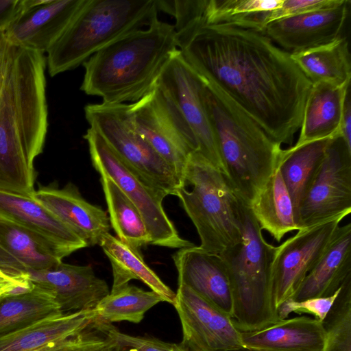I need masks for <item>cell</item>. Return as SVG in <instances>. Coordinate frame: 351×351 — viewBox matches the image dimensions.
I'll return each mask as SVG.
<instances>
[{
  "instance_id": "obj_1",
  "label": "cell",
  "mask_w": 351,
  "mask_h": 351,
  "mask_svg": "<svg viewBox=\"0 0 351 351\" xmlns=\"http://www.w3.org/2000/svg\"><path fill=\"white\" fill-rule=\"evenodd\" d=\"M184 60L275 142L291 144L313 84L265 34L230 25L176 32Z\"/></svg>"
},
{
  "instance_id": "obj_2",
  "label": "cell",
  "mask_w": 351,
  "mask_h": 351,
  "mask_svg": "<svg viewBox=\"0 0 351 351\" xmlns=\"http://www.w3.org/2000/svg\"><path fill=\"white\" fill-rule=\"evenodd\" d=\"M45 53L0 30V189L32 195L48 128Z\"/></svg>"
},
{
  "instance_id": "obj_3",
  "label": "cell",
  "mask_w": 351,
  "mask_h": 351,
  "mask_svg": "<svg viewBox=\"0 0 351 351\" xmlns=\"http://www.w3.org/2000/svg\"><path fill=\"white\" fill-rule=\"evenodd\" d=\"M178 49L174 25L157 20L128 33L91 56L83 64L80 90L109 104L136 102L157 84Z\"/></svg>"
},
{
  "instance_id": "obj_4",
  "label": "cell",
  "mask_w": 351,
  "mask_h": 351,
  "mask_svg": "<svg viewBox=\"0 0 351 351\" xmlns=\"http://www.w3.org/2000/svg\"><path fill=\"white\" fill-rule=\"evenodd\" d=\"M202 78V97L218 144L224 174L237 196L250 207L276 167L281 145L226 93Z\"/></svg>"
},
{
  "instance_id": "obj_5",
  "label": "cell",
  "mask_w": 351,
  "mask_h": 351,
  "mask_svg": "<svg viewBox=\"0 0 351 351\" xmlns=\"http://www.w3.org/2000/svg\"><path fill=\"white\" fill-rule=\"evenodd\" d=\"M158 11L157 0H86L47 51L49 74L75 69L112 42L158 20Z\"/></svg>"
},
{
  "instance_id": "obj_6",
  "label": "cell",
  "mask_w": 351,
  "mask_h": 351,
  "mask_svg": "<svg viewBox=\"0 0 351 351\" xmlns=\"http://www.w3.org/2000/svg\"><path fill=\"white\" fill-rule=\"evenodd\" d=\"M177 196L195 226L199 247L220 254L239 242L243 228V202L224 173L198 152L188 158Z\"/></svg>"
},
{
  "instance_id": "obj_7",
  "label": "cell",
  "mask_w": 351,
  "mask_h": 351,
  "mask_svg": "<svg viewBox=\"0 0 351 351\" xmlns=\"http://www.w3.org/2000/svg\"><path fill=\"white\" fill-rule=\"evenodd\" d=\"M274 248L264 239L250 207L243 204L241 240L219 254L232 289V319L241 332L258 330L281 319L269 285Z\"/></svg>"
},
{
  "instance_id": "obj_8",
  "label": "cell",
  "mask_w": 351,
  "mask_h": 351,
  "mask_svg": "<svg viewBox=\"0 0 351 351\" xmlns=\"http://www.w3.org/2000/svg\"><path fill=\"white\" fill-rule=\"evenodd\" d=\"M85 117L123 162L148 184L174 195L183 183L176 171L136 132L128 104H88Z\"/></svg>"
},
{
  "instance_id": "obj_9",
  "label": "cell",
  "mask_w": 351,
  "mask_h": 351,
  "mask_svg": "<svg viewBox=\"0 0 351 351\" xmlns=\"http://www.w3.org/2000/svg\"><path fill=\"white\" fill-rule=\"evenodd\" d=\"M84 138L94 168L100 176L110 178L138 209L151 238L150 245L178 250L195 245L180 236L166 214L162 206L166 193L129 168L95 129L89 127Z\"/></svg>"
},
{
  "instance_id": "obj_10",
  "label": "cell",
  "mask_w": 351,
  "mask_h": 351,
  "mask_svg": "<svg viewBox=\"0 0 351 351\" xmlns=\"http://www.w3.org/2000/svg\"><path fill=\"white\" fill-rule=\"evenodd\" d=\"M136 132L177 172L182 181L189 156L198 152L196 138L182 113L158 84L129 104Z\"/></svg>"
},
{
  "instance_id": "obj_11",
  "label": "cell",
  "mask_w": 351,
  "mask_h": 351,
  "mask_svg": "<svg viewBox=\"0 0 351 351\" xmlns=\"http://www.w3.org/2000/svg\"><path fill=\"white\" fill-rule=\"evenodd\" d=\"M351 212V148L337 135L330 141L324 160L297 213L298 230Z\"/></svg>"
},
{
  "instance_id": "obj_12",
  "label": "cell",
  "mask_w": 351,
  "mask_h": 351,
  "mask_svg": "<svg viewBox=\"0 0 351 351\" xmlns=\"http://www.w3.org/2000/svg\"><path fill=\"white\" fill-rule=\"evenodd\" d=\"M343 218L337 217L299 230L295 235L275 247L269 268V285L276 310L293 296L306 276L318 263Z\"/></svg>"
},
{
  "instance_id": "obj_13",
  "label": "cell",
  "mask_w": 351,
  "mask_h": 351,
  "mask_svg": "<svg viewBox=\"0 0 351 351\" xmlns=\"http://www.w3.org/2000/svg\"><path fill=\"white\" fill-rule=\"evenodd\" d=\"M176 105L193 132L198 153L224 173L218 144L202 97V78L179 49L171 56L157 82Z\"/></svg>"
},
{
  "instance_id": "obj_14",
  "label": "cell",
  "mask_w": 351,
  "mask_h": 351,
  "mask_svg": "<svg viewBox=\"0 0 351 351\" xmlns=\"http://www.w3.org/2000/svg\"><path fill=\"white\" fill-rule=\"evenodd\" d=\"M173 306L181 323L180 342L191 351H231L243 348L241 332L223 313L184 284H178Z\"/></svg>"
},
{
  "instance_id": "obj_15",
  "label": "cell",
  "mask_w": 351,
  "mask_h": 351,
  "mask_svg": "<svg viewBox=\"0 0 351 351\" xmlns=\"http://www.w3.org/2000/svg\"><path fill=\"white\" fill-rule=\"evenodd\" d=\"M86 2L32 0L2 32L13 45L47 53Z\"/></svg>"
},
{
  "instance_id": "obj_16",
  "label": "cell",
  "mask_w": 351,
  "mask_h": 351,
  "mask_svg": "<svg viewBox=\"0 0 351 351\" xmlns=\"http://www.w3.org/2000/svg\"><path fill=\"white\" fill-rule=\"evenodd\" d=\"M350 4L344 0L336 8L273 21L263 34L289 53L328 45L342 37Z\"/></svg>"
},
{
  "instance_id": "obj_17",
  "label": "cell",
  "mask_w": 351,
  "mask_h": 351,
  "mask_svg": "<svg viewBox=\"0 0 351 351\" xmlns=\"http://www.w3.org/2000/svg\"><path fill=\"white\" fill-rule=\"evenodd\" d=\"M33 284L49 293L62 313L93 309L110 291L91 265L61 262L52 268L28 272Z\"/></svg>"
},
{
  "instance_id": "obj_18",
  "label": "cell",
  "mask_w": 351,
  "mask_h": 351,
  "mask_svg": "<svg viewBox=\"0 0 351 351\" xmlns=\"http://www.w3.org/2000/svg\"><path fill=\"white\" fill-rule=\"evenodd\" d=\"M172 258L178 271V284L189 287L232 318V289L221 256L193 245L179 249Z\"/></svg>"
},
{
  "instance_id": "obj_19",
  "label": "cell",
  "mask_w": 351,
  "mask_h": 351,
  "mask_svg": "<svg viewBox=\"0 0 351 351\" xmlns=\"http://www.w3.org/2000/svg\"><path fill=\"white\" fill-rule=\"evenodd\" d=\"M0 219L39 235L64 258L88 246L84 240L32 195L0 189Z\"/></svg>"
},
{
  "instance_id": "obj_20",
  "label": "cell",
  "mask_w": 351,
  "mask_h": 351,
  "mask_svg": "<svg viewBox=\"0 0 351 351\" xmlns=\"http://www.w3.org/2000/svg\"><path fill=\"white\" fill-rule=\"evenodd\" d=\"M32 196L88 245H99L102 237L109 232L110 223L107 213L84 199L73 183L61 189L55 184L40 186Z\"/></svg>"
},
{
  "instance_id": "obj_21",
  "label": "cell",
  "mask_w": 351,
  "mask_h": 351,
  "mask_svg": "<svg viewBox=\"0 0 351 351\" xmlns=\"http://www.w3.org/2000/svg\"><path fill=\"white\" fill-rule=\"evenodd\" d=\"M245 348L253 351H324L322 322L307 316L280 319L264 328L241 332Z\"/></svg>"
},
{
  "instance_id": "obj_22",
  "label": "cell",
  "mask_w": 351,
  "mask_h": 351,
  "mask_svg": "<svg viewBox=\"0 0 351 351\" xmlns=\"http://www.w3.org/2000/svg\"><path fill=\"white\" fill-rule=\"evenodd\" d=\"M351 278V223L339 226L318 263L290 298L328 297Z\"/></svg>"
},
{
  "instance_id": "obj_23",
  "label": "cell",
  "mask_w": 351,
  "mask_h": 351,
  "mask_svg": "<svg viewBox=\"0 0 351 351\" xmlns=\"http://www.w3.org/2000/svg\"><path fill=\"white\" fill-rule=\"evenodd\" d=\"M62 255L39 235L0 219V269L29 272L56 267Z\"/></svg>"
},
{
  "instance_id": "obj_24",
  "label": "cell",
  "mask_w": 351,
  "mask_h": 351,
  "mask_svg": "<svg viewBox=\"0 0 351 351\" xmlns=\"http://www.w3.org/2000/svg\"><path fill=\"white\" fill-rule=\"evenodd\" d=\"M350 84H313L295 145L339 135L343 103Z\"/></svg>"
},
{
  "instance_id": "obj_25",
  "label": "cell",
  "mask_w": 351,
  "mask_h": 351,
  "mask_svg": "<svg viewBox=\"0 0 351 351\" xmlns=\"http://www.w3.org/2000/svg\"><path fill=\"white\" fill-rule=\"evenodd\" d=\"M96 317L93 308L38 321L0 336V351H38L51 343L78 334Z\"/></svg>"
},
{
  "instance_id": "obj_26",
  "label": "cell",
  "mask_w": 351,
  "mask_h": 351,
  "mask_svg": "<svg viewBox=\"0 0 351 351\" xmlns=\"http://www.w3.org/2000/svg\"><path fill=\"white\" fill-rule=\"evenodd\" d=\"M108 258L112 269L113 282L110 292L138 280L158 294L164 300L173 304L176 292L171 289L146 264L138 249L122 242L109 232L99 244Z\"/></svg>"
},
{
  "instance_id": "obj_27",
  "label": "cell",
  "mask_w": 351,
  "mask_h": 351,
  "mask_svg": "<svg viewBox=\"0 0 351 351\" xmlns=\"http://www.w3.org/2000/svg\"><path fill=\"white\" fill-rule=\"evenodd\" d=\"M250 208L261 228L267 231L278 242L287 233L298 230L291 198L278 164Z\"/></svg>"
},
{
  "instance_id": "obj_28",
  "label": "cell",
  "mask_w": 351,
  "mask_h": 351,
  "mask_svg": "<svg viewBox=\"0 0 351 351\" xmlns=\"http://www.w3.org/2000/svg\"><path fill=\"white\" fill-rule=\"evenodd\" d=\"M290 54L312 84L339 86L350 84V54L345 36L326 45Z\"/></svg>"
},
{
  "instance_id": "obj_29",
  "label": "cell",
  "mask_w": 351,
  "mask_h": 351,
  "mask_svg": "<svg viewBox=\"0 0 351 351\" xmlns=\"http://www.w3.org/2000/svg\"><path fill=\"white\" fill-rule=\"evenodd\" d=\"M332 138L293 145L282 150L278 166L291 198L295 218L302 199L324 160Z\"/></svg>"
},
{
  "instance_id": "obj_30",
  "label": "cell",
  "mask_w": 351,
  "mask_h": 351,
  "mask_svg": "<svg viewBox=\"0 0 351 351\" xmlns=\"http://www.w3.org/2000/svg\"><path fill=\"white\" fill-rule=\"evenodd\" d=\"M62 314L53 297L36 286L26 294L0 296V336Z\"/></svg>"
},
{
  "instance_id": "obj_31",
  "label": "cell",
  "mask_w": 351,
  "mask_h": 351,
  "mask_svg": "<svg viewBox=\"0 0 351 351\" xmlns=\"http://www.w3.org/2000/svg\"><path fill=\"white\" fill-rule=\"evenodd\" d=\"M110 226L117 238L136 249L151 243V238L137 207L108 177L100 176Z\"/></svg>"
},
{
  "instance_id": "obj_32",
  "label": "cell",
  "mask_w": 351,
  "mask_h": 351,
  "mask_svg": "<svg viewBox=\"0 0 351 351\" xmlns=\"http://www.w3.org/2000/svg\"><path fill=\"white\" fill-rule=\"evenodd\" d=\"M283 0H206L204 25L226 24L263 33L268 12Z\"/></svg>"
},
{
  "instance_id": "obj_33",
  "label": "cell",
  "mask_w": 351,
  "mask_h": 351,
  "mask_svg": "<svg viewBox=\"0 0 351 351\" xmlns=\"http://www.w3.org/2000/svg\"><path fill=\"white\" fill-rule=\"evenodd\" d=\"M161 302L163 299L154 291L128 285L110 292L94 309L97 316L107 323L126 321L138 324L148 310Z\"/></svg>"
},
{
  "instance_id": "obj_34",
  "label": "cell",
  "mask_w": 351,
  "mask_h": 351,
  "mask_svg": "<svg viewBox=\"0 0 351 351\" xmlns=\"http://www.w3.org/2000/svg\"><path fill=\"white\" fill-rule=\"evenodd\" d=\"M322 323L326 331L324 351H351V278L343 285Z\"/></svg>"
},
{
  "instance_id": "obj_35",
  "label": "cell",
  "mask_w": 351,
  "mask_h": 351,
  "mask_svg": "<svg viewBox=\"0 0 351 351\" xmlns=\"http://www.w3.org/2000/svg\"><path fill=\"white\" fill-rule=\"evenodd\" d=\"M111 326L97 317L78 334L38 351H104L114 340Z\"/></svg>"
},
{
  "instance_id": "obj_36",
  "label": "cell",
  "mask_w": 351,
  "mask_h": 351,
  "mask_svg": "<svg viewBox=\"0 0 351 351\" xmlns=\"http://www.w3.org/2000/svg\"><path fill=\"white\" fill-rule=\"evenodd\" d=\"M341 288L342 287L333 295L328 297L313 298L301 301L289 299L278 307V315L281 319H287L292 313H307L313 315L314 318L319 321L323 322L331 309Z\"/></svg>"
},
{
  "instance_id": "obj_37",
  "label": "cell",
  "mask_w": 351,
  "mask_h": 351,
  "mask_svg": "<svg viewBox=\"0 0 351 351\" xmlns=\"http://www.w3.org/2000/svg\"><path fill=\"white\" fill-rule=\"evenodd\" d=\"M344 0H283L281 5L269 11L267 25L273 21L312 12L328 10L341 5Z\"/></svg>"
},
{
  "instance_id": "obj_38",
  "label": "cell",
  "mask_w": 351,
  "mask_h": 351,
  "mask_svg": "<svg viewBox=\"0 0 351 351\" xmlns=\"http://www.w3.org/2000/svg\"><path fill=\"white\" fill-rule=\"evenodd\" d=\"M111 333L119 343L136 351H173V343L149 336H132L121 332L112 325Z\"/></svg>"
},
{
  "instance_id": "obj_39",
  "label": "cell",
  "mask_w": 351,
  "mask_h": 351,
  "mask_svg": "<svg viewBox=\"0 0 351 351\" xmlns=\"http://www.w3.org/2000/svg\"><path fill=\"white\" fill-rule=\"evenodd\" d=\"M35 287L28 272L0 269V296H17L31 292Z\"/></svg>"
},
{
  "instance_id": "obj_40",
  "label": "cell",
  "mask_w": 351,
  "mask_h": 351,
  "mask_svg": "<svg viewBox=\"0 0 351 351\" xmlns=\"http://www.w3.org/2000/svg\"><path fill=\"white\" fill-rule=\"evenodd\" d=\"M32 0H0V30H3Z\"/></svg>"
},
{
  "instance_id": "obj_41",
  "label": "cell",
  "mask_w": 351,
  "mask_h": 351,
  "mask_svg": "<svg viewBox=\"0 0 351 351\" xmlns=\"http://www.w3.org/2000/svg\"><path fill=\"white\" fill-rule=\"evenodd\" d=\"M339 135L343 138L348 147L351 148V101L350 88L347 91L343 103Z\"/></svg>"
},
{
  "instance_id": "obj_42",
  "label": "cell",
  "mask_w": 351,
  "mask_h": 351,
  "mask_svg": "<svg viewBox=\"0 0 351 351\" xmlns=\"http://www.w3.org/2000/svg\"><path fill=\"white\" fill-rule=\"evenodd\" d=\"M104 351H136V350H135L134 349H133L132 348L127 347V346H123V345L119 343L114 339L113 341L109 345V346Z\"/></svg>"
},
{
  "instance_id": "obj_43",
  "label": "cell",
  "mask_w": 351,
  "mask_h": 351,
  "mask_svg": "<svg viewBox=\"0 0 351 351\" xmlns=\"http://www.w3.org/2000/svg\"><path fill=\"white\" fill-rule=\"evenodd\" d=\"M173 351H191L181 343H173Z\"/></svg>"
},
{
  "instance_id": "obj_44",
  "label": "cell",
  "mask_w": 351,
  "mask_h": 351,
  "mask_svg": "<svg viewBox=\"0 0 351 351\" xmlns=\"http://www.w3.org/2000/svg\"><path fill=\"white\" fill-rule=\"evenodd\" d=\"M231 351H253V350H251L248 348H246L245 347L243 348H239V349H237V350H231Z\"/></svg>"
},
{
  "instance_id": "obj_45",
  "label": "cell",
  "mask_w": 351,
  "mask_h": 351,
  "mask_svg": "<svg viewBox=\"0 0 351 351\" xmlns=\"http://www.w3.org/2000/svg\"></svg>"
}]
</instances>
